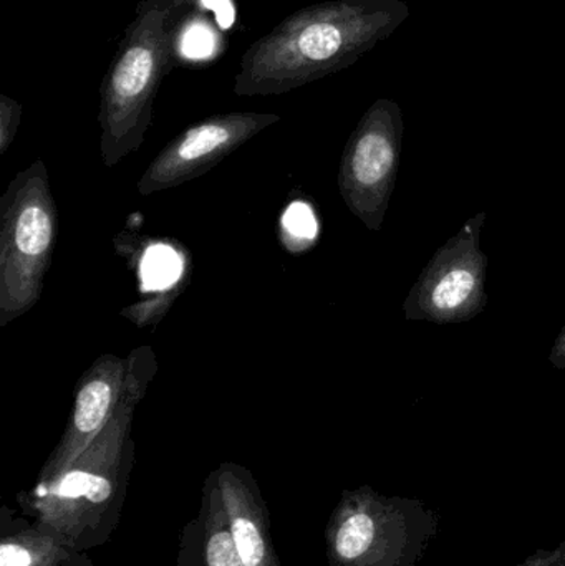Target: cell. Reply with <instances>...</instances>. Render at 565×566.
<instances>
[{"mask_svg":"<svg viewBox=\"0 0 565 566\" xmlns=\"http://www.w3.org/2000/svg\"><path fill=\"white\" fill-rule=\"evenodd\" d=\"M408 17L404 0H327L295 10L245 50L234 93L284 95L350 69Z\"/></svg>","mask_w":565,"mask_h":566,"instance_id":"6da1fadb","label":"cell"},{"mask_svg":"<svg viewBox=\"0 0 565 566\" xmlns=\"http://www.w3.org/2000/svg\"><path fill=\"white\" fill-rule=\"evenodd\" d=\"M185 20L176 0H142L126 27L100 86V149L106 168H115L145 143Z\"/></svg>","mask_w":565,"mask_h":566,"instance_id":"7a4b0ae2","label":"cell"},{"mask_svg":"<svg viewBox=\"0 0 565 566\" xmlns=\"http://www.w3.org/2000/svg\"><path fill=\"white\" fill-rule=\"evenodd\" d=\"M55 199L42 159L20 171L0 199V326L35 306L53 261Z\"/></svg>","mask_w":565,"mask_h":566,"instance_id":"3957f363","label":"cell"},{"mask_svg":"<svg viewBox=\"0 0 565 566\" xmlns=\"http://www.w3.org/2000/svg\"><path fill=\"white\" fill-rule=\"evenodd\" d=\"M440 531L433 509L418 499L385 497L372 489L347 495L335 522L337 566H418Z\"/></svg>","mask_w":565,"mask_h":566,"instance_id":"277c9868","label":"cell"},{"mask_svg":"<svg viewBox=\"0 0 565 566\" xmlns=\"http://www.w3.org/2000/svg\"><path fill=\"white\" fill-rule=\"evenodd\" d=\"M405 119L400 105L380 98L358 122L345 145L338 191L345 206L368 231H380L397 186L404 149Z\"/></svg>","mask_w":565,"mask_h":566,"instance_id":"5b68a950","label":"cell"},{"mask_svg":"<svg viewBox=\"0 0 565 566\" xmlns=\"http://www.w3.org/2000/svg\"><path fill=\"white\" fill-rule=\"evenodd\" d=\"M486 212L468 219L428 261L404 303L408 322L467 323L486 308L488 255L481 249Z\"/></svg>","mask_w":565,"mask_h":566,"instance_id":"8992f818","label":"cell"},{"mask_svg":"<svg viewBox=\"0 0 565 566\" xmlns=\"http://www.w3.org/2000/svg\"><path fill=\"white\" fill-rule=\"evenodd\" d=\"M281 122L274 113L232 112L209 116L179 133L139 178L142 196L168 191L211 171L249 139Z\"/></svg>","mask_w":565,"mask_h":566,"instance_id":"52a82bcc","label":"cell"},{"mask_svg":"<svg viewBox=\"0 0 565 566\" xmlns=\"http://www.w3.org/2000/svg\"><path fill=\"white\" fill-rule=\"evenodd\" d=\"M128 359L102 355L80 378L65 436L46 468L49 479L72 465L108 424L125 386Z\"/></svg>","mask_w":565,"mask_h":566,"instance_id":"ba28073f","label":"cell"},{"mask_svg":"<svg viewBox=\"0 0 565 566\" xmlns=\"http://www.w3.org/2000/svg\"><path fill=\"white\" fill-rule=\"evenodd\" d=\"M219 492L236 547L245 566H278L244 484L231 471L219 475Z\"/></svg>","mask_w":565,"mask_h":566,"instance_id":"9c48e42d","label":"cell"},{"mask_svg":"<svg viewBox=\"0 0 565 566\" xmlns=\"http://www.w3.org/2000/svg\"><path fill=\"white\" fill-rule=\"evenodd\" d=\"M181 261L176 259L175 252L166 245H155L143 262V282L146 289L169 290L181 281Z\"/></svg>","mask_w":565,"mask_h":566,"instance_id":"30bf717a","label":"cell"},{"mask_svg":"<svg viewBox=\"0 0 565 566\" xmlns=\"http://www.w3.org/2000/svg\"><path fill=\"white\" fill-rule=\"evenodd\" d=\"M215 504L212 525H209L208 542H206V565L208 566H245L236 547L231 527H226L224 517Z\"/></svg>","mask_w":565,"mask_h":566,"instance_id":"8fae6325","label":"cell"},{"mask_svg":"<svg viewBox=\"0 0 565 566\" xmlns=\"http://www.w3.org/2000/svg\"><path fill=\"white\" fill-rule=\"evenodd\" d=\"M282 229L291 244L292 239L299 242L314 241L317 238L318 224L314 211L305 202H294L282 218Z\"/></svg>","mask_w":565,"mask_h":566,"instance_id":"7c38bea8","label":"cell"},{"mask_svg":"<svg viewBox=\"0 0 565 566\" xmlns=\"http://www.w3.org/2000/svg\"><path fill=\"white\" fill-rule=\"evenodd\" d=\"M20 118L22 105L10 96L0 95V155L9 151L19 129Z\"/></svg>","mask_w":565,"mask_h":566,"instance_id":"4fadbf2b","label":"cell"},{"mask_svg":"<svg viewBox=\"0 0 565 566\" xmlns=\"http://www.w3.org/2000/svg\"><path fill=\"white\" fill-rule=\"evenodd\" d=\"M516 566H565V541L557 547L537 551Z\"/></svg>","mask_w":565,"mask_h":566,"instance_id":"5bb4252c","label":"cell"},{"mask_svg":"<svg viewBox=\"0 0 565 566\" xmlns=\"http://www.w3.org/2000/svg\"><path fill=\"white\" fill-rule=\"evenodd\" d=\"M32 552L19 544L3 542L0 548V566H32Z\"/></svg>","mask_w":565,"mask_h":566,"instance_id":"9a60e30c","label":"cell"},{"mask_svg":"<svg viewBox=\"0 0 565 566\" xmlns=\"http://www.w3.org/2000/svg\"><path fill=\"white\" fill-rule=\"evenodd\" d=\"M234 0H176V7L182 13L209 12V10H232Z\"/></svg>","mask_w":565,"mask_h":566,"instance_id":"2e32d148","label":"cell"},{"mask_svg":"<svg viewBox=\"0 0 565 566\" xmlns=\"http://www.w3.org/2000/svg\"><path fill=\"white\" fill-rule=\"evenodd\" d=\"M550 361L554 368L565 369V323L559 335H557L556 342H554L553 348H551Z\"/></svg>","mask_w":565,"mask_h":566,"instance_id":"e0dca14e","label":"cell"}]
</instances>
